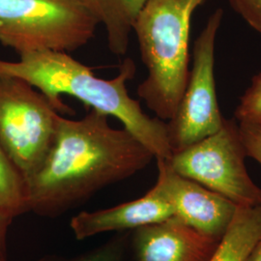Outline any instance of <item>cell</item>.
<instances>
[{
  "label": "cell",
  "mask_w": 261,
  "mask_h": 261,
  "mask_svg": "<svg viewBox=\"0 0 261 261\" xmlns=\"http://www.w3.org/2000/svg\"><path fill=\"white\" fill-rule=\"evenodd\" d=\"M261 238V205L238 207L209 261H247Z\"/></svg>",
  "instance_id": "12"
},
{
  "label": "cell",
  "mask_w": 261,
  "mask_h": 261,
  "mask_svg": "<svg viewBox=\"0 0 261 261\" xmlns=\"http://www.w3.org/2000/svg\"><path fill=\"white\" fill-rule=\"evenodd\" d=\"M232 9L261 34V0H228Z\"/></svg>",
  "instance_id": "15"
},
{
  "label": "cell",
  "mask_w": 261,
  "mask_h": 261,
  "mask_svg": "<svg viewBox=\"0 0 261 261\" xmlns=\"http://www.w3.org/2000/svg\"><path fill=\"white\" fill-rule=\"evenodd\" d=\"M238 125L247 157L255 160L261 166V127L239 123Z\"/></svg>",
  "instance_id": "16"
},
{
  "label": "cell",
  "mask_w": 261,
  "mask_h": 261,
  "mask_svg": "<svg viewBox=\"0 0 261 261\" xmlns=\"http://www.w3.org/2000/svg\"><path fill=\"white\" fill-rule=\"evenodd\" d=\"M100 25L82 0H0V44L21 56L73 53Z\"/></svg>",
  "instance_id": "4"
},
{
  "label": "cell",
  "mask_w": 261,
  "mask_h": 261,
  "mask_svg": "<svg viewBox=\"0 0 261 261\" xmlns=\"http://www.w3.org/2000/svg\"><path fill=\"white\" fill-rule=\"evenodd\" d=\"M60 115L33 85L0 75V143L25 183L47 157Z\"/></svg>",
  "instance_id": "5"
},
{
  "label": "cell",
  "mask_w": 261,
  "mask_h": 261,
  "mask_svg": "<svg viewBox=\"0 0 261 261\" xmlns=\"http://www.w3.org/2000/svg\"><path fill=\"white\" fill-rule=\"evenodd\" d=\"M121 241L111 243L73 261H121Z\"/></svg>",
  "instance_id": "17"
},
{
  "label": "cell",
  "mask_w": 261,
  "mask_h": 261,
  "mask_svg": "<svg viewBox=\"0 0 261 261\" xmlns=\"http://www.w3.org/2000/svg\"><path fill=\"white\" fill-rule=\"evenodd\" d=\"M158 185L173 206L175 216L201 233L221 239L233 219L237 206L223 196L183 177L168 160L156 159Z\"/></svg>",
  "instance_id": "8"
},
{
  "label": "cell",
  "mask_w": 261,
  "mask_h": 261,
  "mask_svg": "<svg viewBox=\"0 0 261 261\" xmlns=\"http://www.w3.org/2000/svg\"><path fill=\"white\" fill-rule=\"evenodd\" d=\"M130 58L122 62L111 80L98 77L91 69L67 53L35 51L19 56V61L0 60V75L24 80L43 94L59 113H70L63 95L77 99L89 110L102 112L120 121L123 128L145 146L155 159L169 160L172 149L167 122L150 117L140 101L132 98L127 84L136 75Z\"/></svg>",
  "instance_id": "2"
},
{
  "label": "cell",
  "mask_w": 261,
  "mask_h": 261,
  "mask_svg": "<svg viewBox=\"0 0 261 261\" xmlns=\"http://www.w3.org/2000/svg\"><path fill=\"white\" fill-rule=\"evenodd\" d=\"M0 211L14 219L29 211L23 178L0 143Z\"/></svg>",
  "instance_id": "13"
},
{
  "label": "cell",
  "mask_w": 261,
  "mask_h": 261,
  "mask_svg": "<svg viewBox=\"0 0 261 261\" xmlns=\"http://www.w3.org/2000/svg\"><path fill=\"white\" fill-rule=\"evenodd\" d=\"M246 157L238 123L224 118L216 133L173 153L168 162L179 175L224 196L238 207L261 205V188L250 176Z\"/></svg>",
  "instance_id": "6"
},
{
  "label": "cell",
  "mask_w": 261,
  "mask_h": 261,
  "mask_svg": "<svg viewBox=\"0 0 261 261\" xmlns=\"http://www.w3.org/2000/svg\"><path fill=\"white\" fill-rule=\"evenodd\" d=\"M109 118L94 110L79 120L60 115L47 157L25 183L28 210L60 214L155 159L129 130L112 127Z\"/></svg>",
  "instance_id": "1"
},
{
  "label": "cell",
  "mask_w": 261,
  "mask_h": 261,
  "mask_svg": "<svg viewBox=\"0 0 261 261\" xmlns=\"http://www.w3.org/2000/svg\"><path fill=\"white\" fill-rule=\"evenodd\" d=\"M234 116L239 124L261 127V73L252 79L243 94Z\"/></svg>",
  "instance_id": "14"
},
{
  "label": "cell",
  "mask_w": 261,
  "mask_h": 261,
  "mask_svg": "<svg viewBox=\"0 0 261 261\" xmlns=\"http://www.w3.org/2000/svg\"><path fill=\"white\" fill-rule=\"evenodd\" d=\"M204 0H145L133 32L140 46L147 75L138 95L156 117H173L190 72L192 17Z\"/></svg>",
  "instance_id": "3"
},
{
  "label": "cell",
  "mask_w": 261,
  "mask_h": 261,
  "mask_svg": "<svg viewBox=\"0 0 261 261\" xmlns=\"http://www.w3.org/2000/svg\"><path fill=\"white\" fill-rule=\"evenodd\" d=\"M247 261H261V238L253 248Z\"/></svg>",
  "instance_id": "19"
},
{
  "label": "cell",
  "mask_w": 261,
  "mask_h": 261,
  "mask_svg": "<svg viewBox=\"0 0 261 261\" xmlns=\"http://www.w3.org/2000/svg\"><path fill=\"white\" fill-rule=\"evenodd\" d=\"M103 24L108 46L115 56H125L130 46L136 18L145 0H82Z\"/></svg>",
  "instance_id": "11"
},
{
  "label": "cell",
  "mask_w": 261,
  "mask_h": 261,
  "mask_svg": "<svg viewBox=\"0 0 261 261\" xmlns=\"http://www.w3.org/2000/svg\"><path fill=\"white\" fill-rule=\"evenodd\" d=\"M224 11L216 10L196 38L186 87L173 117L167 122L172 154L219 130L224 124L215 81V47Z\"/></svg>",
  "instance_id": "7"
},
{
  "label": "cell",
  "mask_w": 261,
  "mask_h": 261,
  "mask_svg": "<svg viewBox=\"0 0 261 261\" xmlns=\"http://www.w3.org/2000/svg\"><path fill=\"white\" fill-rule=\"evenodd\" d=\"M220 240L172 217L136 229L134 247L138 261H209Z\"/></svg>",
  "instance_id": "9"
},
{
  "label": "cell",
  "mask_w": 261,
  "mask_h": 261,
  "mask_svg": "<svg viewBox=\"0 0 261 261\" xmlns=\"http://www.w3.org/2000/svg\"><path fill=\"white\" fill-rule=\"evenodd\" d=\"M174 216L173 206L155 184L145 196L130 202L94 212H81L72 218L70 226L75 238L84 240L109 231L136 230Z\"/></svg>",
  "instance_id": "10"
},
{
  "label": "cell",
  "mask_w": 261,
  "mask_h": 261,
  "mask_svg": "<svg viewBox=\"0 0 261 261\" xmlns=\"http://www.w3.org/2000/svg\"><path fill=\"white\" fill-rule=\"evenodd\" d=\"M13 219L0 211V261H7V232Z\"/></svg>",
  "instance_id": "18"
}]
</instances>
